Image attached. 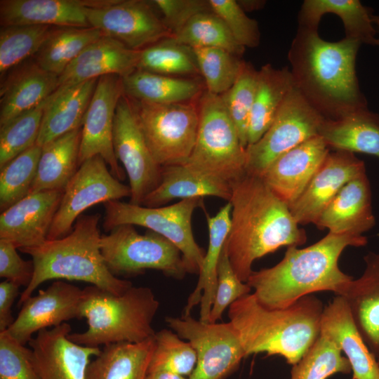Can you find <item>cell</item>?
<instances>
[{
    "instance_id": "1",
    "label": "cell",
    "mask_w": 379,
    "mask_h": 379,
    "mask_svg": "<svg viewBox=\"0 0 379 379\" xmlns=\"http://www.w3.org/2000/svg\"><path fill=\"white\" fill-rule=\"evenodd\" d=\"M361 43L345 37L322 39L318 29L298 27L288 60L295 86L326 119H338L368 107L356 74Z\"/></svg>"
},
{
    "instance_id": "2",
    "label": "cell",
    "mask_w": 379,
    "mask_h": 379,
    "mask_svg": "<svg viewBox=\"0 0 379 379\" xmlns=\"http://www.w3.org/2000/svg\"><path fill=\"white\" fill-rule=\"evenodd\" d=\"M231 188V227L224 248L234 272L246 283L255 260L283 246L304 244L307 236L261 176L246 173Z\"/></svg>"
},
{
    "instance_id": "3",
    "label": "cell",
    "mask_w": 379,
    "mask_h": 379,
    "mask_svg": "<svg viewBox=\"0 0 379 379\" xmlns=\"http://www.w3.org/2000/svg\"><path fill=\"white\" fill-rule=\"evenodd\" d=\"M367 237L329 232L303 248L287 247L283 259L272 267L253 271L247 284L257 300L269 309L284 308L320 291L340 295L353 279L342 272L339 258L347 246L367 244Z\"/></svg>"
},
{
    "instance_id": "4",
    "label": "cell",
    "mask_w": 379,
    "mask_h": 379,
    "mask_svg": "<svg viewBox=\"0 0 379 379\" xmlns=\"http://www.w3.org/2000/svg\"><path fill=\"white\" fill-rule=\"evenodd\" d=\"M324 308L320 299L308 295L288 307L269 309L250 293L229 307L228 317L246 357L279 355L293 366L319 337Z\"/></svg>"
},
{
    "instance_id": "5",
    "label": "cell",
    "mask_w": 379,
    "mask_h": 379,
    "mask_svg": "<svg viewBox=\"0 0 379 379\" xmlns=\"http://www.w3.org/2000/svg\"><path fill=\"white\" fill-rule=\"evenodd\" d=\"M100 219L99 213L81 215L67 235L19 249L32 257L34 271L30 284L20 294L18 306L40 284L51 279L84 281L114 294H121L133 286L112 274L105 262Z\"/></svg>"
},
{
    "instance_id": "6",
    "label": "cell",
    "mask_w": 379,
    "mask_h": 379,
    "mask_svg": "<svg viewBox=\"0 0 379 379\" xmlns=\"http://www.w3.org/2000/svg\"><path fill=\"white\" fill-rule=\"evenodd\" d=\"M81 319L87 329L69 334L79 345L99 347L119 343H140L152 338V324L159 302L149 287L132 286L114 294L91 285L82 289Z\"/></svg>"
},
{
    "instance_id": "7",
    "label": "cell",
    "mask_w": 379,
    "mask_h": 379,
    "mask_svg": "<svg viewBox=\"0 0 379 379\" xmlns=\"http://www.w3.org/2000/svg\"><path fill=\"white\" fill-rule=\"evenodd\" d=\"M199 128L184 164L199 173L232 184L246 174V154L220 95L205 91L200 99Z\"/></svg>"
},
{
    "instance_id": "8",
    "label": "cell",
    "mask_w": 379,
    "mask_h": 379,
    "mask_svg": "<svg viewBox=\"0 0 379 379\" xmlns=\"http://www.w3.org/2000/svg\"><path fill=\"white\" fill-rule=\"evenodd\" d=\"M102 227L109 232L121 225L147 228L172 242L181 252L187 273L199 274L205 252L196 242L192 229L194 210L203 206V197L181 199L166 206L146 207L120 200L103 204Z\"/></svg>"
},
{
    "instance_id": "9",
    "label": "cell",
    "mask_w": 379,
    "mask_h": 379,
    "mask_svg": "<svg viewBox=\"0 0 379 379\" xmlns=\"http://www.w3.org/2000/svg\"><path fill=\"white\" fill-rule=\"evenodd\" d=\"M133 226L121 225L101 237V253L111 273L131 277L156 270L182 279L187 270L180 250L163 236L151 230L141 234Z\"/></svg>"
},
{
    "instance_id": "10",
    "label": "cell",
    "mask_w": 379,
    "mask_h": 379,
    "mask_svg": "<svg viewBox=\"0 0 379 379\" xmlns=\"http://www.w3.org/2000/svg\"><path fill=\"white\" fill-rule=\"evenodd\" d=\"M130 100L157 163L161 167L185 164L195 145L199 109L191 102L154 104Z\"/></svg>"
},
{
    "instance_id": "11",
    "label": "cell",
    "mask_w": 379,
    "mask_h": 379,
    "mask_svg": "<svg viewBox=\"0 0 379 379\" xmlns=\"http://www.w3.org/2000/svg\"><path fill=\"white\" fill-rule=\"evenodd\" d=\"M324 119L294 86L269 129L246 148V173L262 176L279 157L318 136Z\"/></svg>"
},
{
    "instance_id": "12",
    "label": "cell",
    "mask_w": 379,
    "mask_h": 379,
    "mask_svg": "<svg viewBox=\"0 0 379 379\" xmlns=\"http://www.w3.org/2000/svg\"><path fill=\"white\" fill-rule=\"evenodd\" d=\"M84 13L91 27L133 50L173 36L151 1L86 0Z\"/></svg>"
},
{
    "instance_id": "13",
    "label": "cell",
    "mask_w": 379,
    "mask_h": 379,
    "mask_svg": "<svg viewBox=\"0 0 379 379\" xmlns=\"http://www.w3.org/2000/svg\"><path fill=\"white\" fill-rule=\"evenodd\" d=\"M166 322L194 349L197 365L188 379H224L239 366L246 353L229 321L210 323L191 317H168Z\"/></svg>"
},
{
    "instance_id": "14",
    "label": "cell",
    "mask_w": 379,
    "mask_h": 379,
    "mask_svg": "<svg viewBox=\"0 0 379 379\" xmlns=\"http://www.w3.org/2000/svg\"><path fill=\"white\" fill-rule=\"evenodd\" d=\"M126 197H131L130 187L112 174L102 157L86 159L80 164L63 190L47 240L67 235L77 218L87 208Z\"/></svg>"
},
{
    "instance_id": "15",
    "label": "cell",
    "mask_w": 379,
    "mask_h": 379,
    "mask_svg": "<svg viewBox=\"0 0 379 379\" xmlns=\"http://www.w3.org/2000/svg\"><path fill=\"white\" fill-rule=\"evenodd\" d=\"M114 154L129 179V203L142 205L161 181L162 167L147 145L131 100L123 95L117 104L113 130Z\"/></svg>"
},
{
    "instance_id": "16",
    "label": "cell",
    "mask_w": 379,
    "mask_h": 379,
    "mask_svg": "<svg viewBox=\"0 0 379 379\" xmlns=\"http://www.w3.org/2000/svg\"><path fill=\"white\" fill-rule=\"evenodd\" d=\"M124 95L121 77H100L81 127L79 164L95 156H100L112 174L119 180L125 179L113 147V130L118 102Z\"/></svg>"
},
{
    "instance_id": "17",
    "label": "cell",
    "mask_w": 379,
    "mask_h": 379,
    "mask_svg": "<svg viewBox=\"0 0 379 379\" xmlns=\"http://www.w3.org/2000/svg\"><path fill=\"white\" fill-rule=\"evenodd\" d=\"M82 289L56 280L22 304L13 324L6 330L22 345L34 333L50 326H58L72 319H81Z\"/></svg>"
},
{
    "instance_id": "18",
    "label": "cell",
    "mask_w": 379,
    "mask_h": 379,
    "mask_svg": "<svg viewBox=\"0 0 379 379\" xmlns=\"http://www.w3.org/2000/svg\"><path fill=\"white\" fill-rule=\"evenodd\" d=\"M71 330L65 322L39 331L28 343L39 379H86L91 359L101 350L72 341Z\"/></svg>"
},
{
    "instance_id": "19",
    "label": "cell",
    "mask_w": 379,
    "mask_h": 379,
    "mask_svg": "<svg viewBox=\"0 0 379 379\" xmlns=\"http://www.w3.org/2000/svg\"><path fill=\"white\" fill-rule=\"evenodd\" d=\"M364 171V162L354 153L329 151L304 191L288 206L295 220L298 225L315 224L340 190Z\"/></svg>"
},
{
    "instance_id": "20",
    "label": "cell",
    "mask_w": 379,
    "mask_h": 379,
    "mask_svg": "<svg viewBox=\"0 0 379 379\" xmlns=\"http://www.w3.org/2000/svg\"><path fill=\"white\" fill-rule=\"evenodd\" d=\"M63 191L29 194L1 213L0 239L18 249L41 245L47 240Z\"/></svg>"
},
{
    "instance_id": "21",
    "label": "cell",
    "mask_w": 379,
    "mask_h": 379,
    "mask_svg": "<svg viewBox=\"0 0 379 379\" xmlns=\"http://www.w3.org/2000/svg\"><path fill=\"white\" fill-rule=\"evenodd\" d=\"M329 151L321 137H314L276 159L261 177L289 206L304 191Z\"/></svg>"
},
{
    "instance_id": "22",
    "label": "cell",
    "mask_w": 379,
    "mask_h": 379,
    "mask_svg": "<svg viewBox=\"0 0 379 379\" xmlns=\"http://www.w3.org/2000/svg\"><path fill=\"white\" fill-rule=\"evenodd\" d=\"M140 51L107 36L87 46L58 76L55 91L106 75L124 77L137 69Z\"/></svg>"
},
{
    "instance_id": "23",
    "label": "cell",
    "mask_w": 379,
    "mask_h": 379,
    "mask_svg": "<svg viewBox=\"0 0 379 379\" xmlns=\"http://www.w3.org/2000/svg\"><path fill=\"white\" fill-rule=\"evenodd\" d=\"M320 334L333 341L351 366L352 379H379V364L359 333L345 298L336 295L324 308Z\"/></svg>"
},
{
    "instance_id": "24",
    "label": "cell",
    "mask_w": 379,
    "mask_h": 379,
    "mask_svg": "<svg viewBox=\"0 0 379 379\" xmlns=\"http://www.w3.org/2000/svg\"><path fill=\"white\" fill-rule=\"evenodd\" d=\"M370 182L366 171L349 180L322 211L315 222L334 234L363 235L375 225Z\"/></svg>"
},
{
    "instance_id": "25",
    "label": "cell",
    "mask_w": 379,
    "mask_h": 379,
    "mask_svg": "<svg viewBox=\"0 0 379 379\" xmlns=\"http://www.w3.org/2000/svg\"><path fill=\"white\" fill-rule=\"evenodd\" d=\"M58 76L34 59L15 67L1 82L0 126L43 103L57 88Z\"/></svg>"
},
{
    "instance_id": "26",
    "label": "cell",
    "mask_w": 379,
    "mask_h": 379,
    "mask_svg": "<svg viewBox=\"0 0 379 379\" xmlns=\"http://www.w3.org/2000/svg\"><path fill=\"white\" fill-rule=\"evenodd\" d=\"M362 274L352 279L340 295L349 305L356 326L372 353L379 356V253L364 257Z\"/></svg>"
},
{
    "instance_id": "27",
    "label": "cell",
    "mask_w": 379,
    "mask_h": 379,
    "mask_svg": "<svg viewBox=\"0 0 379 379\" xmlns=\"http://www.w3.org/2000/svg\"><path fill=\"white\" fill-rule=\"evenodd\" d=\"M98 79L55 91L43 102L38 145L42 147L62 135L82 127Z\"/></svg>"
},
{
    "instance_id": "28",
    "label": "cell",
    "mask_w": 379,
    "mask_h": 379,
    "mask_svg": "<svg viewBox=\"0 0 379 379\" xmlns=\"http://www.w3.org/2000/svg\"><path fill=\"white\" fill-rule=\"evenodd\" d=\"M83 0H1V27H91Z\"/></svg>"
},
{
    "instance_id": "29",
    "label": "cell",
    "mask_w": 379,
    "mask_h": 379,
    "mask_svg": "<svg viewBox=\"0 0 379 379\" xmlns=\"http://www.w3.org/2000/svg\"><path fill=\"white\" fill-rule=\"evenodd\" d=\"M333 13L342 20L345 37L375 46L376 15L359 0H305L298 13V27L318 29L322 16Z\"/></svg>"
},
{
    "instance_id": "30",
    "label": "cell",
    "mask_w": 379,
    "mask_h": 379,
    "mask_svg": "<svg viewBox=\"0 0 379 379\" xmlns=\"http://www.w3.org/2000/svg\"><path fill=\"white\" fill-rule=\"evenodd\" d=\"M231 211L232 205L228 202L214 216L206 215L208 246L199 274L198 282L187 299L182 316L190 315L192 308L200 304L199 319L208 322L217 286L218 262L230 230Z\"/></svg>"
},
{
    "instance_id": "31",
    "label": "cell",
    "mask_w": 379,
    "mask_h": 379,
    "mask_svg": "<svg viewBox=\"0 0 379 379\" xmlns=\"http://www.w3.org/2000/svg\"><path fill=\"white\" fill-rule=\"evenodd\" d=\"M231 184L199 173L184 164L162 167L161 181L144 199L142 206L159 207L175 199L213 196L230 201Z\"/></svg>"
},
{
    "instance_id": "32",
    "label": "cell",
    "mask_w": 379,
    "mask_h": 379,
    "mask_svg": "<svg viewBox=\"0 0 379 379\" xmlns=\"http://www.w3.org/2000/svg\"><path fill=\"white\" fill-rule=\"evenodd\" d=\"M319 135L329 149L379 158V114L368 107L338 119H324Z\"/></svg>"
},
{
    "instance_id": "33",
    "label": "cell",
    "mask_w": 379,
    "mask_h": 379,
    "mask_svg": "<svg viewBox=\"0 0 379 379\" xmlns=\"http://www.w3.org/2000/svg\"><path fill=\"white\" fill-rule=\"evenodd\" d=\"M154 349V336L105 345L89 363L86 379H145Z\"/></svg>"
},
{
    "instance_id": "34",
    "label": "cell",
    "mask_w": 379,
    "mask_h": 379,
    "mask_svg": "<svg viewBox=\"0 0 379 379\" xmlns=\"http://www.w3.org/2000/svg\"><path fill=\"white\" fill-rule=\"evenodd\" d=\"M294 86L288 67L277 69L268 63L258 70L257 89L248 128V145L255 143L269 129Z\"/></svg>"
},
{
    "instance_id": "35",
    "label": "cell",
    "mask_w": 379,
    "mask_h": 379,
    "mask_svg": "<svg viewBox=\"0 0 379 379\" xmlns=\"http://www.w3.org/2000/svg\"><path fill=\"white\" fill-rule=\"evenodd\" d=\"M121 80L126 97L154 104L189 102L202 90V84L195 77L168 76L138 69Z\"/></svg>"
},
{
    "instance_id": "36",
    "label": "cell",
    "mask_w": 379,
    "mask_h": 379,
    "mask_svg": "<svg viewBox=\"0 0 379 379\" xmlns=\"http://www.w3.org/2000/svg\"><path fill=\"white\" fill-rule=\"evenodd\" d=\"M81 127L67 133L42 147L36 175L30 193L63 191L77 172Z\"/></svg>"
},
{
    "instance_id": "37",
    "label": "cell",
    "mask_w": 379,
    "mask_h": 379,
    "mask_svg": "<svg viewBox=\"0 0 379 379\" xmlns=\"http://www.w3.org/2000/svg\"><path fill=\"white\" fill-rule=\"evenodd\" d=\"M102 36L93 27H52L34 60L44 69L59 76L87 46Z\"/></svg>"
},
{
    "instance_id": "38",
    "label": "cell",
    "mask_w": 379,
    "mask_h": 379,
    "mask_svg": "<svg viewBox=\"0 0 379 379\" xmlns=\"http://www.w3.org/2000/svg\"><path fill=\"white\" fill-rule=\"evenodd\" d=\"M137 69L173 77L200 74L193 49L172 37L140 51Z\"/></svg>"
},
{
    "instance_id": "39",
    "label": "cell",
    "mask_w": 379,
    "mask_h": 379,
    "mask_svg": "<svg viewBox=\"0 0 379 379\" xmlns=\"http://www.w3.org/2000/svg\"><path fill=\"white\" fill-rule=\"evenodd\" d=\"M172 38L194 48H218L241 58L245 48L234 38L224 21L213 11L193 17Z\"/></svg>"
},
{
    "instance_id": "40",
    "label": "cell",
    "mask_w": 379,
    "mask_h": 379,
    "mask_svg": "<svg viewBox=\"0 0 379 379\" xmlns=\"http://www.w3.org/2000/svg\"><path fill=\"white\" fill-rule=\"evenodd\" d=\"M52 27L46 25L1 27V78L31 57L34 58Z\"/></svg>"
},
{
    "instance_id": "41",
    "label": "cell",
    "mask_w": 379,
    "mask_h": 379,
    "mask_svg": "<svg viewBox=\"0 0 379 379\" xmlns=\"http://www.w3.org/2000/svg\"><path fill=\"white\" fill-rule=\"evenodd\" d=\"M41 151L42 147L36 144L0 168L1 213L29 194Z\"/></svg>"
},
{
    "instance_id": "42",
    "label": "cell",
    "mask_w": 379,
    "mask_h": 379,
    "mask_svg": "<svg viewBox=\"0 0 379 379\" xmlns=\"http://www.w3.org/2000/svg\"><path fill=\"white\" fill-rule=\"evenodd\" d=\"M352 372L348 359L331 340L319 334L300 359L292 366L290 379H327Z\"/></svg>"
},
{
    "instance_id": "43",
    "label": "cell",
    "mask_w": 379,
    "mask_h": 379,
    "mask_svg": "<svg viewBox=\"0 0 379 379\" xmlns=\"http://www.w3.org/2000/svg\"><path fill=\"white\" fill-rule=\"evenodd\" d=\"M197 361V353L188 341L182 340L171 330L162 329L155 333L154 349L147 373L168 371L190 377L196 367Z\"/></svg>"
},
{
    "instance_id": "44",
    "label": "cell",
    "mask_w": 379,
    "mask_h": 379,
    "mask_svg": "<svg viewBox=\"0 0 379 379\" xmlns=\"http://www.w3.org/2000/svg\"><path fill=\"white\" fill-rule=\"evenodd\" d=\"M258 70L244 61L234 85L220 95L225 109L234 123L242 146H248V128L258 85Z\"/></svg>"
},
{
    "instance_id": "45",
    "label": "cell",
    "mask_w": 379,
    "mask_h": 379,
    "mask_svg": "<svg viewBox=\"0 0 379 379\" xmlns=\"http://www.w3.org/2000/svg\"><path fill=\"white\" fill-rule=\"evenodd\" d=\"M200 74L204 79L206 91L220 95L235 83L244 60L218 48L193 49Z\"/></svg>"
},
{
    "instance_id": "46",
    "label": "cell",
    "mask_w": 379,
    "mask_h": 379,
    "mask_svg": "<svg viewBox=\"0 0 379 379\" xmlns=\"http://www.w3.org/2000/svg\"><path fill=\"white\" fill-rule=\"evenodd\" d=\"M43 110L41 103L0 126V168L36 144Z\"/></svg>"
},
{
    "instance_id": "47",
    "label": "cell",
    "mask_w": 379,
    "mask_h": 379,
    "mask_svg": "<svg viewBox=\"0 0 379 379\" xmlns=\"http://www.w3.org/2000/svg\"><path fill=\"white\" fill-rule=\"evenodd\" d=\"M211 8L225 23L243 47L256 48L260 40L258 22L249 18L236 0H208Z\"/></svg>"
},
{
    "instance_id": "48",
    "label": "cell",
    "mask_w": 379,
    "mask_h": 379,
    "mask_svg": "<svg viewBox=\"0 0 379 379\" xmlns=\"http://www.w3.org/2000/svg\"><path fill=\"white\" fill-rule=\"evenodd\" d=\"M251 290L248 284L241 281L234 272L223 246L218 265L217 286L208 322L216 323L222 318L227 307L250 293Z\"/></svg>"
},
{
    "instance_id": "49",
    "label": "cell",
    "mask_w": 379,
    "mask_h": 379,
    "mask_svg": "<svg viewBox=\"0 0 379 379\" xmlns=\"http://www.w3.org/2000/svg\"><path fill=\"white\" fill-rule=\"evenodd\" d=\"M0 379H39L31 349L17 341L7 331L0 332Z\"/></svg>"
},
{
    "instance_id": "50",
    "label": "cell",
    "mask_w": 379,
    "mask_h": 379,
    "mask_svg": "<svg viewBox=\"0 0 379 379\" xmlns=\"http://www.w3.org/2000/svg\"><path fill=\"white\" fill-rule=\"evenodd\" d=\"M151 2L161 13V18L173 36L195 15L212 11L208 1L205 0H154Z\"/></svg>"
},
{
    "instance_id": "51",
    "label": "cell",
    "mask_w": 379,
    "mask_h": 379,
    "mask_svg": "<svg viewBox=\"0 0 379 379\" xmlns=\"http://www.w3.org/2000/svg\"><path fill=\"white\" fill-rule=\"evenodd\" d=\"M16 249L12 243L0 239V277L26 288L34 275V262L23 260Z\"/></svg>"
},
{
    "instance_id": "52",
    "label": "cell",
    "mask_w": 379,
    "mask_h": 379,
    "mask_svg": "<svg viewBox=\"0 0 379 379\" xmlns=\"http://www.w3.org/2000/svg\"><path fill=\"white\" fill-rule=\"evenodd\" d=\"M19 295V286L5 280L0 284V332L6 331L14 322L11 307Z\"/></svg>"
},
{
    "instance_id": "53",
    "label": "cell",
    "mask_w": 379,
    "mask_h": 379,
    "mask_svg": "<svg viewBox=\"0 0 379 379\" xmlns=\"http://www.w3.org/2000/svg\"><path fill=\"white\" fill-rule=\"evenodd\" d=\"M237 2L241 8L246 12L262 9L266 1L262 0H240Z\"/></svg>"
},
{
    "instance_id": "54",
    "label": "cell",
    "mask_w": 379,
    "mask_h": 379,
    "mask_svg": "<svg viewBox=\"0 0 379 379\" xmlns=\"http://www.w3.org/2000/svg\"><path fill=\"white\" fill-rule=\"evenodd\" d=\"M145 379H187L185 376L168 371H154L147 374Z\"/></svg>"
},
{
    "instance_id": "55",
    "label": "cell",
    "mask_w": 379,
    "mask_h": 379,
    "mask_svg": "<svg viewBox=\"0 0 379 379\" xmlns=\"http://www.w3.org/2000/svg\"><path fill=\"white\" fill-rule=\"evenodd\" d=\"M375 23L378 27V34H379V16H376L375 20ZM375 46H379V36L377 37L376 39Z\"/></svg>"
},
{
    "instance_id": "56",
    "label": "cell",
    "mask_w": 379,
    "mask_h": 379,
    "mask_svg": "<svg viewBox=\"0 0 379 379\" xmlns=\"http://www.w3.org/2000/svg\"><path fill=\"white\" fill-rule=\"evenodd\" d=\"M378 363L379 364V356L377 357Z\"/></svg>"
}]
</instances>
